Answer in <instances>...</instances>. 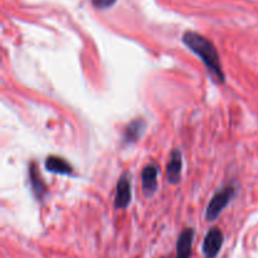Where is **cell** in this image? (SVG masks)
Wrapping results in <instances>:
<instances>
[{
    "label": "cell",
    "mask_w": 258,
    "mask_h": 258,
    "mask_svg": "<svg viewBox=\"0 0 258 258\" xmlns=\"http://www.w3.org/2000/svg\"><path fill=\"white\" fill-rule=\"evenodd\" d=\"M183 42L194 54L201 58L207 70L216 77L218 82L223 83L226 81V76L219 60L218 50L208 38L196 32H185L183 35Z\"/></svg>",
    "instance_id": "1"
},
{
    "label": "cell",
    "mask_w": 258,
    "mask_h": 258,
    "mask_svg": "<svg viewBox=\"0 0 258 258\" xmlns=\"http://www.w3.org/2000/svg\"><path fill=\"white\" fill-rule=\"evenodd\" d=\"M237 188L233 184L223 186L219 189L213 197H212L211 202H209L208 207L206 211V218L208 222L216 221L219 217V214L223 212V209L228 206L232 202V199L236 196Z\"/></svg>",
    "instance_id": "2"
},
{
    "label": "cell",
    "mask_w": 258,
    "mask_h": 258,
    "mask_svg": "<svg viewBox=\"0 0 258 258\" xmlns=\"http://www.w3.org/2000/svg\"><path fill=\"white\" fill-rule=\"evenodd\" d=\"M224 242V234L219 228L214 227L211 228L207 233L206 238L203 241V247L202 251L206 258H216L221 252L222 246Z\"/></svg>",
    "instance_id": "3"
},
{
    "label": "cell",
    "mask_w": 258,
    "mask_h": 258,
    "mask_svg": "<svg viewBox=\"0 0 258 258\" xmlns=\"http://www.w3.org/2000/svg\"><path fill=\"white\" fill-rule=\"evenodd\" d=\"M131 203V181L127 174H123L117 181L115 196V208L125 209Z\"/></svg>",
    "instance_id": "4"
},
{
    "label": "cell",
    "mask_w": 258,
    "mask_h": 258,
    "mask_svg": "<svg viewBox=\"0 0 258 258\" xmlns=\"http://www.w3.org/2000/svg\"><path fill=\"white\" fill-rule=\"evenodd\" d=\"M158 166L155 164H149L143 169L141 181H143V190L146 197H151L158 188Z\"/></svg>",
    "instance_id": "5"
},
{
    "label": "cell",
    "mask_w": 258,
    "mask_h": 258,
    "mask_svg": "<svg viewBox=\"0 0 258 258\" xmlns=\"http://www.w3.org/2000/svg\"><path fill=\"white\" fill-rule=\"evenodd\" d=\"M181 168H183V155L179 150H173L166 165V176L169 183L178 184L180 181Z\"/></svg>",
    "instance_id": "6"
},
{
    "label": "cell",
    "mask_w": 258,
    "mask_h": 258,
    "mask_svg": "<svg viewBox=\"0 0 258 258\" xmlns=\"http://www.w3.org/2000/svg\"><path fill=\"white\" fill-rule=\"evenodd\" d=\"M194 237H196V231L193 228H185L179 234L175 258H190Z\"/></svg>",
    "instance_id": "7"
},
{
    "label": "cell",
    "mask_w": 258,
    "mask_h": 258,
    "mask_svg": "<svg viewBox=\"0 0 258 258\" xmlns=\"http://www.w3.org/2000/svg\"><path fill=\"white\" fill-rule=\"evenodd\" d=\"M28 173H29V183L30 186H32L33 194H34V197L38 201H42L45 194H47V186H45L44 181L42 180V176H40L39 171H38L35 163L29 164Z\"/></svg>",
    "instance_id": "8"
},
{
    "label": "cell",
    "mask_w": 258,
    "mask_h": 258,
    "mask_svg": "<svg viewBox=\"0 0 258 258\" xmlns=\"http://www.w3.org/2000/svg\"><path fill=\"white\" fill-rule=\"evenodd\" d=\"M45 169L50 173L59 174V175H71L73 173V168L67 160L59 156H48L44 163Z\"/></svg>",
    "instance_id": "9"
},
{
    "label": "cell",
    "mask_w": 258,
    "mask_h": 258,
    "mask_svg": "<svg viewBox=\"0 0 258 258\" xmlns=\"http://www.w3.org/2000/svg\"><path fill=\"white\" fill-rule=\"evenodd\" d=\"M146 127V122L143 118H136V120L131 121L127 126H126L125 131H123V141L126 144H133L138 141L143 135L144 130Z\"/></svg>",
    "instance_id": "10"
},
{
    "label": "cell",
    "mask_w": 258,
    "mask_h": 258,
    "mask_svg": "<svg viewBox=\"0 0 258 258\" xmlns=\"http://www.w3.org/2000/svg\"><path fill=\"white\" fill-rule=\"evenodd\" d=\"M117 0H92V4L98 9H107V8L112 7Z\"/></svg>",
    "instance_id": "11"
}]
</instances>
